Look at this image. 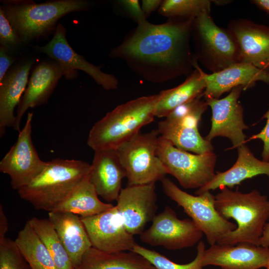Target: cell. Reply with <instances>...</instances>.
Wrapping results in <instances>:
<instances>
[{"label":"cell","instance_id":"cell-6","mask_svg":"<svg viewBox=\"0 0 269 269\" xmlns=\"http://www.w3.org/2000/svg\"><path fill=\"white\" fill-rule=\"evenodd\" d=\"M192 42L194 58L212 73L241 62L232 35L228 29L215 23L210 11L203 12L194 18Z\"/></svg>","mask_w":269,"mask_h":269},{"label":"cell","instance_id":"cell-39","mask_svg":"<svg viewBox=\"0 0 269 269\" xmlns=\"http://www.w3.org/2000/svg\"><path fill=\"white\" fill-rule=\"evenodd\" d=\"M260 245L264 247L269 248V222L266 224L265 227Z\"/></svg>","mask_w":269,"mask_h":269},{"label":"cell","instance_id":"cell-29","mask_svg":"<svg viewBox=\"0 0 269 269\" xmlns=\"http://www.w3.org/2000/svg\"><path fill=\"white\" fill-rule=\"evenodd\" d=\"M28 222L50 253L57 269H74L55 229L48 219L32 217Z\"/></svg>","mask_w":269,"mask_h":269},{"label":"cell","instance_id":"cell-41","mask_svg":"<svg viewBox=\"0 0 269 269\" xmlns=\"http://www.w3.org/2000/svg\"><path fill=\"white\" fill-rule=\"evenodd\" d=\"M212 1H213V3H215L217 5H226L228 3H229L232 1L228 0H212Z\"/></svg>","mask_w":269,"mask_h":269},{"label":"cell","instance_id":"cell-1","mask_svg":"<svg viewBox=\"0 0 269 269\" xmlns=\"http://www.w3.org/2000/svg\"><path fill=\"white\" fill-rule=\"evenodd\" d=\"M194 18H170L155 24H137L112 48L110 57L121 59L145 80L162 83L194 70L191 48Z\"/></svg>","mask_w":269,"mask_h":269},{"label":"cell","instance_id":"cell-37","mask_svg":"<svg viewBox=\"0 0 269 269\" xmlns=\"http://www.w3.org/2000/svg\"><path fill=\"white\" fill-rule=\"evenodd\" d=\"M162 0H143L141 8L146 17H148L152 12L159 9Z\"/></svg>","mask_w":269,"mask_h":269},{"label":"cell","instance_id":"cell-19","mask_svg":"<svg viewBox=\"0 0 269 269\" xmlns=\"http://www.w3.org/2000/svg\"><path fill=\"white\" fill-rule=\"evenodd\" d=\"M62 76V68L51 59L42 60L34 67L26 89L16 108L14 130L20 132L21 119L29 108L47 103Z\"/></svg>","mask_w":269,"mask_h":269},{"label":"cell","instance_id":"cell-23","mask_svg":"<svg viewBox=\"0 0 269 269\" xmlns=\"http://www.w3.org/2000/svg\"><path fill=\"white\" fill-rule=\"evenodd\" d=\"M48 219L55 229L74 268L92 247L81 218L71 213L53 211L48 212Z\"/></svg>","mask_w":269,"mask_h":269},{"label":"cell","instance_id":"cell-27","mask_svg":"<svg viewBox=\"0 0 269 269\" xmlns=\"http://www.w3.org/2000/svg\"><path fill=\"white\" fill-rule=\"evenodd\" d=\"M89 175L53 211L71 213L84 218L99 214L114 206L100 200Z\"/></svg>","mask_w":269,"mask_h":269},{"label":"cell","instance_id":"cell-2","mask_svg":"<svg viewBox=\"0 0 269 269\" xmlns=\"http://www.w3.org/2000/svg\"><path fill=\"white\" fill-rule=\"evenodd\" d=\"M5 17L24 43L29 44L54 34L58 20L73 12L89 10L86 0H54L36 3L32 0H1Z\"/></svg>","mask_w":269,"mask_h":269},{"label":"cell","instance_id":"cell-8","mask_svg":"<svg viewBox=\"0 0 269 269\" xmlns=\"http://www.w3.org/2000/svg\"><path fill=\"white\" fill-rule=\"evenodd\" d=\"M197 97L175 108L158 124L162 138L178 148L195 154L213 151L211 142L203 137L198 125L208 107L205 101Z\"/></svg>","mask_w":269,"mask_h":269},{"label":"cell","instance_id":"cell-13","mask_svg":"<svg viewBox=\"0 0 269 269\" xmlns=\"http://www.w3.org/2000/svg\"><path fill=\"white\" fill-rule=\"evenodd\" d=\"M32 117L33 114L28 113L16 142L0 162V171L9 176L12 188L17 190L29 184L47 164L40 158L32 142Z\"/></svg>","mask_w":269,"mask_h":269},{"label":"cell","instance_id":"cell-18","mask_svg":"<svg viewBox=\"0 0 269 269\" xmlns=\"http://www.w3.org/2000/svg\"><path fill=\"white\" fill-rule=\"evenodd\" d=\"M269 261V248L248 243L235 245L216 244L205 250L202 265L222 269H260Z\"/></svg>","mask_w":269,"mask_h":269},{"label":"cell","instance_id":"cell-10","mask_svg":"<svg viewBox=\"0 0 269 269\" xmlns=\"http://www.w3.org/2000/svg\"><path fill=\"white\" fill-rule=\"evenodd\" d=\"M156 155L166 169L185 189L200 188L215 175L217 156L213 151L193 154L159 137Z\"/></svg>","mask_w":269,"mask_h":269},{"label":"cell","instance_id":"cell-32","mask_svg":"<svg viewBox=\"0 0 269 269\" xmlns=\"http://www.w3.org/2000/svg\"><path fill=\"white\" fill-rule=\"evenodd\" d=\"M0 269H31L14 241L7 238L0 242Z\"/></svg>","mask_w":269,"mask_h":269},{"label":"cell","instance_id":"cell-30","mask_svg":"<svg viewBox=\"0 0 269 269\" xmlns=\"http://www.w3.org/2000/svg\"><path fill=\"white\" fill-rule=\"evenodd\" d=\"M210 0H164L158 9L159 14L170 18H195L210 11Z\"/></svg>","mask_w":269,"mask_h":269},{"label":"cell","instance_id":"cell-7","mask_svg":"<svg viewBox=\"0 0 269 269\" xmlns=\"http://www.w3.org/2000/svg\"><path fill=\"white\" fill-rule=\"evenodd\" d=\"M159 137L157 130L139 132L115 149L125 170L128 185L155 183L168 174L156 155Z\"/></svg>","mask_w":269,"mask_h":269},{"label":"cell","instance_id":"cell-28","mask_svg":"<svg viewBox=\"0 0 269 269\" xmlns=\"http://www.w3.org/2000/svg\"><path fill=\"white\" fill-rule=\"evenodd\" d=\"M14 242L31 269H57L47 248L28 221Z\"/></svg>","mask_w":269,"mask_h":269},{"label":"cell","instance_id":"cell-14","mask_svg":"<svg viewBox=\"0 0 269 269\" xmlns=\"http://www.w3.org/2000/svg\"><path fill=\"white\" fill-rule=\"evenodd\" d=\"M244 87L238 86L222 99L205 100L212 110L211 127L206 140H211L217 136L229 138L233 148H238L246 142L247 136L244 131L248 129L244 121L243 108L238 100Z\"/></svg>","mask_w":269,"mask_h":269},{"label":"cell","instance_id":"cell-24","mask_svg":"<svg viewBox=\"0 0 269 269\" xmlns=\"http://www.w3.org/2000/svg\"><path fill=\"white\" fill-rule=\"evenodd\" d=\"M237 149L238 157L234 164L226 171H217L208 183L197 190L196 195L223 187L233 188L243 181L259 175L269 177V162L257 158L245 144Z\"/></svg>","mask_w":269,"mask_h":269},{"label":"cell","instance_id":"cell-33","mask_svg":"<svg viewBox=\"0 0 269 269\" xmlns=\"http://www.w3.org/2000/svg\"><path fill=\"white\" fill-rule=\"evenodd\" d=\"M26 46L0 8V47L14 56Z\"/></svg>","mask_w":269,"mask_h":269},{"label":"cell","instance_id":"cell-25","mask_svg":"<svg viewBox=\"0 0 269 269\" xmlns=\"http://www.w3.org/2000/svg\"><path fill=\"white\" fill-rule=\"evenodd\" d=\"M193 66L194 71L182 83L160 92L161 98L155 108V117L165 118L177 107L203 96L206 84L202 75V69L195 59Z\"/></svg>","mask_w":269,"mask_h":269},{"label":"cell","instance_id":"cell-5","mask_svg":"<svg viewBox=\"0 0 269 269\" xmlns=\"http://www.w3.org/2000/svg\"><path fill=\"white\" fill-rule=\"evenodd\" d=\"M92 165L75 159L47 161L42 171L17 190L20 198L37 210L53 211L90 173Z\"/></svg>","mask_w":269,"mask_h":269},{"label":"cell","instance_id":"cell-21","mask_svg":"<svg viewBox=\"0 0 269 269\" xmlns=\"http://www.w3.org/2000/svg\"><path fill=\"white\" fill-rule=\"evenodd\" d=\"M35 62L33 57L24 58L13 65L0 81V136L6 128H13L14 110L26 89L30 70Z\"/></svg>","mask_w":269,"mask_h":269},{"label":"cell","instance_id":"cell-35","mask_svg":"<svg viewBox=\"0 0 269 269\" xmlns=\"http://www.w3.org/2000/svg\"><path fill=\"white\" fill-rule=\"evenodd\" d=\"M262 119H266L267 122L262 131L254 134L248 140L252 139H261L263 142V149L262 153L263 160L269 162V109L264 115Z\"/></svg>","mask_w":269,"mask_h":269},{"label":"cell","instance_id":"cell-17","mask_svg":"<svg viewBox=\"0 0 269 269\" xmlns=\"http://www.w3.org/2000/svg\"><path fill=\"white\" fill-rule=\"evenodd\" d=\"M228 29L237 44L240 61L269 72V27L239 18L230 21Z\"/></svg>","mask_w":269,"mask_h":269},{"label":"cell","instance_id":"cell-22","mask_svg":"<svg viewBox=\"0 0 269 269\" xmlns=\"http://www.w3.org/2000/svg\"><path fill=\"white\" fill-rule=\"evenodd\" d=\"M89 179L98 196L110 203L117 201L125 170L115 149L94 151Z\"/></svg>","mask_w":269,"mask_h":269},{"label":"cell","instance_id":"cell-15","mask_svg":"<svg viewBox=\"0 0 269 269\" xmlns=\"http://www.w3.org/2000/svg\"><path fill=\"white\" fill-rule=\"evenodd\" d=\"M155 183L122 188L116 207L127 230L140 235L156 216L158 208Z\"/></svg>","mask_w":269,"mask_h":269},{"label":"cell","instance_id":"cell-11","mask_svg":"<svg viewBox=\"0 0 269 269\" xmlns=\"http://www.w3.org/2000/svg\"><path fill=\"white\" fill-rule=\"evenodd\" d=\"M32 48L57 62L68 80L76 79L78 70H81L106 90L118 88L119 81L114 75L103 72L101 69L102 66H96L88 62L71 47L66 38V29L61 23L58 24L52 38L47 44L42 46H33Z\"/></svg>","mask_w":269,"mask_h":269},{"label":"cell","instance_id":"cell-16","mask_svg":"<svg viewBox=\"0 0 269 269\" xmlns=\"http://www.w3.org/2000/svg\"><path fill=\"white\" fill-rule=\"evenodd\" d=\"M81 219L92 247L107 253L132 251L137 244L126 229L116 205Z\"/></svg>","mask_w":269,"mask_h":269},{"label":"cell","instance_id":"cell-4","mask_svg":"<svg viewBox=\"0 0 269 269\" xmlns=\"http://www.w3.org/2000/svg\"><path fill=\"white\" fill-rule=\"evenodd\" d=\"M160 98L159 93L118 106L92 127L87 144L94 151L116 149L153 121Z\"/></svg>","mask_w":269,"mask_h":269},{"label":"cell","instance_id":"cell-3","mask_svg":"<svg viewBox=\"0 0 269 269\" xmlns=\"http://www.w3.org/2000/svg\"><path fill=\"white\" fill-rule=\"evenodd\" d=\"M215 196V206L224 218H232L235 230L224 235L217 244L235 245L248 243L260 246L265 227L269 219V200L257 190L244 193L223 187Z\"/></svg>","mask_w":269,"mask_h":269},{"label":"cell","instance_id":"cell-9","mask_svg":"<svg viewBox=\"0 0 269 269\" xmlns=\"http://www.w3.org/2000/svg\"><path fill=\"white\" fill-rule=\"evenodd\" d=\"M160 181L165 194L183 208L205 235L210 246L236 229V224L218 213L215 206V196L210 191L193 195L182 190L166 177Z\"/></svg>","mask_w":269,"mask_h":269},{"label":"cell","instance_id":"cell-12","mask_svg":"<svg viewBox=\"0 0 269 269\" xmlns=\"http://www.w3.org/2000/svg\"><path fill=\"white\" fill-rule=\"evenodd\" d=\"M150 226L139 235L143 243L170 250L192 247L198 243L203 233L192 220L179 219L169 206L156 214Z\"/></svg>","mask_w":269,"mask_h":269},{"label":"cell","instance_id":"cell-26","mask_svg":"<svg viewBox=\"0 0 269 269\" xmlns=\"http://www.w3.org/2000/svg\"><path fill=\"white\" fill-rule=\"evenodd\" d=\"M74 269H156L146 259L133 251L107 253L94 247Z\"/></svg>","mask_w":269,"mask_h":269},{"label":"cell","instance_id":"cell-36","mask_svg":"<svg viewBox=\"0 0 269 269\" xmlns=\"http://www.w3.org/2000/svg\"><path fill=\"white\" fill-rule=\"evenodd\" d=\"M14 56L10 54L4 49L0 47V81L15 62Z\"/></svg>","mask_w":269,"mask_h":269},{"label":"cell","instance_id":"cell-38","mask_svg":"<svg viewBox=\"0 0 269 269\" xmlns=\"http://www.w3.org/2000/svg\"><path fill=\"white\" fill-rule=\"evenodd\" d=\"M8 221L4 213L2 206L0 205V242L5 238V235L8 231Z\"/></svg>","mask_w":269,"mask_h":269},{"label":"cell","instance_id":"cell-31","mask_svg":"<svg viewBox=\"0 0 269 269\" xmlns=\"http://www.w3.org/2000/svg\"><path fill=\"white\" fill-rule=\"evenodd\" d=\"M203 242L200 241L197 246V255L194 259L186 264L174 262L155 250L148 249L136 244L132 251L146 259L156 269H203L202 261L205 250Z\"/></svg>","mask_w":269,"mask_h":269},{"label":"cell","instance_id":"cell-42","mask_svg":"<svg viewBox=\"0 0 269 269\" xmlns=\"http://www.w3.org/2000/svg\"><path fill=\"white\" fill-rule=\"evenodd\" d=\"M266 268V269H269V262H268V263L267 264V265Z\"/></svg>","mask_w":269,"mask_h":269},{"label":"cell","instance_id":"cell-40","mask_svg":"<svg viewBox=\"0 0 269 269\" xmlns=\"http://www.w3.org/2000/svg\"><path fill=\"white\" fill-rule=\"evenodd\" d=\"M250 2L269 14V0H253Z\"/></svg>","mask_w":269,"mask_h":269},{"label":"cell","instance_id":"cell-20","mask_svg":"<svg viewBox=\"0 0 269 269\" xmlns=\"http://www.w3.org/2000/svg\"><path fill=\"white\" fill-rule=\"evenodd\" d=\"M206 88L203 93L205 100L219 99L221 96L238 86L244 90L255 86L261 81L269 84V72L252 64L240 62L217 72L207 74L202 70Z\"/></svg>","mask_w":269,"mask_h":269},{"label":"cell","instance_id":"cell-34","mask_svg":"<svg viewBox=\"0 0 269 269\" xmlns=\"http://www.w3.org/2000/svg\"><path fill=\"white\" fill-rule=\"evenodd\" d=\"M116 4L133 21L140 24L147 21L146 18L137 0H120Z\"/></svg>","mask_w":269,"mask_h":269}]
</instances>
